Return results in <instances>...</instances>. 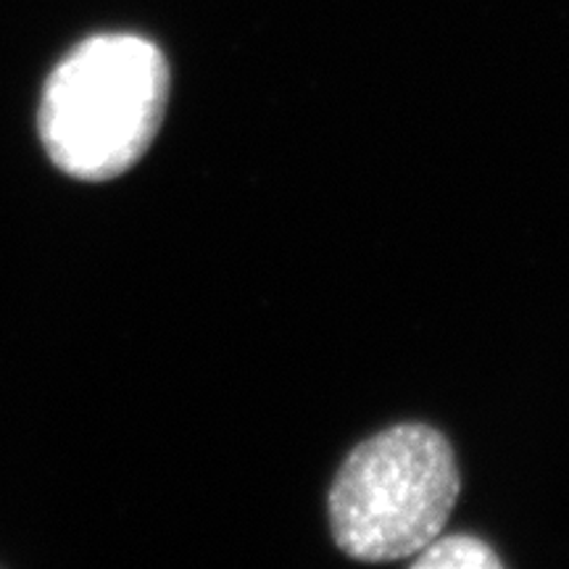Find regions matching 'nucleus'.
<instances>
[{
    "label": "nucleus",
    "instance_id": "f257e3e1",
    "mask_svg": "<svg viewBox=\"0 0 569 569\" xmlns=\"http://www.w3.org/2000/svg\"><path fill=\"white\" fill-rule=\"evenodd\" d=\"M169 96L167 59L138 34H98L48 77L40 138L56 167L103 182L142 159L159 132Z\"/></svg>",
    "mask_w": 569,
    "mask_h": 569
},
{
    "label": "nucleus",
    "instance_id": "f03ea898",
    "mask_svg": "<svg viewBox=\"0 0 569 569\" xmlns=\"http://www.w3.org/2000/svg\"><path fill=\"white\" fill-rule=\"evenodd\" d=\"M453 448L427 425H398L369 438L340 467L330 490L336 543L361 561L417 557L459 498Z\"/></svg>",
    "mask_w": 569,
    "mask_h": 569
},
{
    "label": "nucleus",
    "instance_id": "7ed1b4c3",
    "mask_svg": "<svg viewBox=\"0 0 569 569\" xmlns=\"http://www.w3.org/2000/svg\"><path fill=\"white\" fill-rule=\"evenodd\" d=\"M415 567L419 569H493L501 567V559L496 557L488 543L469 536H451L436 538L430 546H425L417 553Z\"/></svg>",
    "mask_w": 569,
    "mask_h": 569
}]
</instances>
